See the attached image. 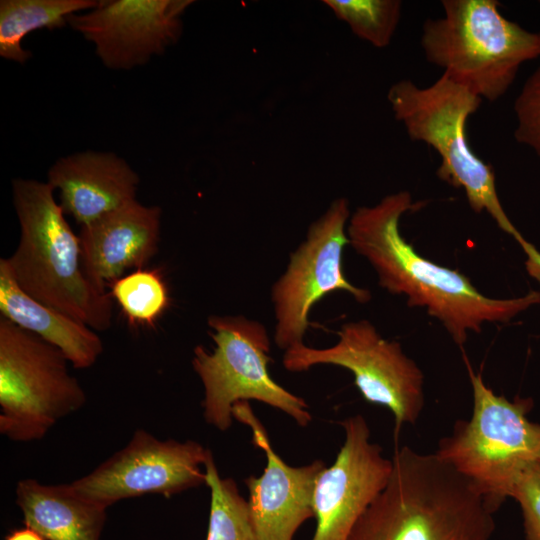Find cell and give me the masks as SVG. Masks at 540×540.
<instances>
[{
	"mask_svg": "<svg viewBox=\"0 0 540 540\" xmlns=\"http://www.w3.org/2000/svg\"><path fill=\"white\" fill-rule=\"evenodd\" d=\"M210 489L206 540H257L248 501L232 478H222L211 453L204 465Z\"/></svg>",
	"mask_w": 540,
	"mask_h": 540,
	"instance_id": "20",
	"label": "cell"
},
{
	"mask_svg": "<svg viewBox=\"0 0 540 540\" xmlns=\"http://www.w3.org/2000/svg\"><path fill=\"white\" fill-rule=\"evenodd\" d=\"M408 191L358 207L347 224L349 245L374 268L379 286L407 297L409 307H423L462 346L469 331L480 333L485 322L507 323L540 304V292L510 299L485 296L457 270L422 257L400 233L404 213L416 209Z\"/></svg>",
	"mask_w": 540,
	"mask_h": 540,
	"instance_id": "1",
	"label": "cell"
},
{
	"mask_svg": "<svg viewBox=\"0 0 540 540\" xmlns=\"http://www.w3.org/2000/svg\"><path fill=\"white\" fill-rule=\"evenodd\" d=\"M191 0H104L68 17V24L94 44L108 69L129 70L146 64L175 44L181 17Z\"/></svg>",
	"mask_w": 540,
	"mask_h": 540,
	"instance_id": "13",
	"label": "cell"
},
{
	"mask_svg": "<svg viewBox=\"0 0 540 540\" xmlns=\"http://www.w3.org/2000/svg\"><path fill=\"white\" fill-rule=\"evenodd\" d=\"M138 174L110 152L85 151L58 159L48 184L59 191L60 206L81 226L135 200Z\"/></svg>",
	"mask_w": 540,
	"mask_h": 540,
	"instance_id": "16",
	"label": "cell"
},
{
	"mask_svg": "<svg viewBox=\"0 0 540 540\" xmlns=\"http://www.w3.org/2000/svg\"><path fill=\"white\" fill-rule=\"evenodd\" d=\"M334 15L359 38L377 48L388 46L402 13L399 0H325Z\"/></svg>",
	"mask_w": 540,
	"mask_h": 540,
	"instance_id": "22",
	"label": "cell"
},
{
	"mask_svg": "<svg viewBox=\"0 0 540 540\" xmlns=\"http://www.w3.org/2000/svg\"><path fill=\"white\" fill-rule=\"evenodd\" d=\"M16 504L25 526L46 540H100L108 508L71 483L49 485L31 478L17 483Z\"/></svg>",
	"mask_w": 540,
	"mask_h": 540,
	"instance_id": "17",
	"label": "cell"
},
{
	"mask_svg": "<svg viewBox=\"0 0 540 540\" xmlns=\"http://www.w3.org/2000/svg\"><path fill=\"white\" fill-rule=\"evenodd\" d=\"M161 209L132 200L82 226L79 240L82 265L102 289L128 269H142L156 254Z\"/></svg>",
	"mask_w": 540,
	"mask_h": 540,
	"instance_id": "15",
	"label": "cell"
},
{
	"mask_svg": "<svg viewBox=\"0 0 540 540\" xmlns=\"http://www.w3.org/2000/svg\"><path fill=\"white\" fill-rule=\"evenodd\" d=\"M5 540H46L40 533L34 529L25 526L24 528L13 530Z\"/></svg>",
	"mask_w": 540,
	"mask_h": 540,
	"instance_id": "25",
	"label": "cell"
},
{
	"mask_svg": "<svg viewBox=\"0 0 540 540\" xmlns=\"http://www.w3.org/2000/svg\"><path fill=\"white\" fill-rule=\"evenodd\" d=\"M387 99L409 138L427 144L440 156L438 178L463 189L475 213L487 212L511 235L527 255L526 266H540V252L521 235L503 209L492 166L468 143L467 120L483 100L445 74L423 88L411 80H400L389 88Z\"/></svg>",
	"mask_w": 540,
	"mask_h": 540,
	"instance_id": "4",
	"label": "cell"
},
{
	"mask_svg": "<svg viewBox=\"0 0 540 540\" xmlns=\"http://www.w3.org/2000/svg\"><path fill=\"white\" fill-rule=\"evenodd\" d=\"M232 413L233 418L250 426L253 443L267 458L261 476H249L244 480L257 540H293L299 527L315 516V483L326 466L321 460L300 467L285 463L273 450L266 430L248 401L237 402Z\"/></svg>",
	"mask_w": 540,
	"mask_h": 540,
	"instance_id": "14",
	"label": "cell"
},
{
	"mask_svg": "<svg viewBox=\"0 0 540 540\" xmlns=\"http://www.w3.org/2000/svg\"><path fill=\"white\" fill-rule=\"evenodd\" d=\"M54 345L0 316V433L14 442L46 436L87 400Z\"/></svg>",
	"mask_w": 540,
	"mask_h": 540,
	"instance_id": "8",
	"label": "cell"
},
{
	"mask_svg": "<svg viewBox=\"0 0 540 540\" xmlns=\"http://www.w3.org/2000/svg\"><path fill=\"white\" fill-rule=\"evenodd\" d=\"M345 441L335 461L318 475L313 496L316 528L312 540H349L368 506L385 488L392 459L370 441L365 418L354 415L341 422Z\"/></svg>",
	"mask_w": 540,
	"mask_h": 540,
	"instance_id": "12",
	"label": "cell"
},
{
	"mask_svg": "<svg viewBox=\"0 0 540 540\" xmlns=\"http://www.w3.org/2000/svg\"><path fill=\"white\" fill-rule=\"evenodd\" d=\"M385 488L349 540H490L496 529L485 498L435 453L396 448Z\"/></svg>",
	"mask_w": 540,
	"mask_h": 540,
	"instance_id": "2",
	"label": "cell"
},
{
	"mask_svg": "<svg viewBox=\"0 0 540 540\" xmlns=\"http://www.w3.org/2000/svg\"><path fill=\"white\" fill-rule=\"evenodd\" d=\"M473 391L469 420L454 423L435 454L466 477L496 513L515 482L540 466V423L528 419L531 398L508 400L489 388L466 361Z\"/></svg>",
	"mask_w": 540,
	"mask_h": 540,
	"instance_id": "6",
	"label": "cell"
},
{
	"mask_svg": "<svg viewBox=\"0 0 540 540\" xmlns=\"http://www.w3.org/2000/svg\"><path fill=\"white\" fill-rule=\"evenodd\" d=\"M441 5L443 16L423 24L424 56L482 100L501 98L521 65L540 57V31L505 18L497 0H442Z\"/></svg>",
	"mask_w": 540,
	"mask_h": 540,
	"instance_id": "5",
	"label": "cell"
},
{
	"mask_svg": "<svg viewBox=\"0 0 540 540\" xmlns=\"http://www.w3.org/2000/svg\"><path fill=\"white\" fill-rule=\"evenodd\" d=\"M210 454L194 440H160L138 429L125 447L71 484L107 507L147 494L170 497L206 485L204 465Z\"/></svg>",
	"mask_w": 540,
	"mask_h": 540,
	"instance_id": "11",
	"label": "cell"
},
{
	"mask_svg": "<svg viewBox=\"0 0 540 540\" xmlns=\"http://www.w3.org/2000/svg\"><path fill=\"white\" fill-rule=\"evenodd\" d=\"M516 141L540 158V66L526 79L514 102Z\"/></svg>",
	"mask_w": 540,
	"mask_h": 540,
	"instance_id": "23",
	"label": "cell"
},
{
	"mask_svg": "<svg viewBox=\"0 0 540 540\" xmlns=\"http://www.w3.org/2000/svg\"><path fill=\"white\" fill-rule=\"evenodd\" d=\"M95 0H1L0 55L23 64L30 59V51L22 47L24 37L38 29H59L69 16L90 10L98 5Z\"/></svg>",
	"mask_w": 540,
	"mask_h": 540,
	"instance_id": "19",
	"label": "cell"
},
{
	"mask_svg": "<svg viewBox=\"0 0 540 540\" xmlns=\"http://www.w3.org/2000/svg\"><path fill=\"white\" fill-rule=\"evenodd\" d=\"M53 191L48 182L12 181L20 238L6 264L30 297L95 331H106L112 325L113 298L85 273L79 236Z\"/></svg>",
	"mask_w": 540,
	"mask_h": 540,
	"instance_id": "3",
	"label": "cell"
},
{
	"mask_svg": "<svg viewBox=\"0 0 540 540\" xmlns=\"http://www.w3.org/2000/svg\"><path fill=\"white\" fill-rule=\"evenodd\" d=\"M212 352L198 345L192 366L203 388V417L207 424L226 431L233 422V406L257 400L281 410L300 426L312 416L304 399L275 382L268 371L271 343L267 330L256 320L237 315H211Z\"/></svg>",
	"mask_w": 540,
	"mask_h": 540,
	"instance_id": "7",
	"label": "cell"
},
{
	"mask_svg": "<svg viewBox=\"0 0 540 540\" xmlns=\"http://www.w3.org/2000/svg\"><path fill=\"white\" fill-rule=\"evenodd\" d=\"M110 295L131 326H154L170 305L159 269H137L114 281Z\"/></svg>",
	"mask_w": 540,
	"mask_h": 540,
	"instance_id": "21",
	"label": "cell"
},
{
	"mask_svg": "<svg viewBox=\"0 0 540 540\" xmlns=\"http://www.w3.org/2000/svg\"><path fill=\"white\" fill-rule=\"evenodd\" d=\"M509 497L521 507L526 540H540V466L520 476Z\"/></svg>",
	"mask_w": 540,
	"mask_h": 540,
	"instance_id": "24",
	"label": "cell"
},
{
	"mask_svg": "<svg viewBox=\"0 0 540 540\" xmlns=\"http://www.w3.org/2000/svg\"><path fill=\"white\" fill-rule=\"evenodd\" d=\"M0 313L60 349L77 369L93 366L103 352L95 330L26 294L13 278L5 258L0 259Z\"/></svg>",
	"mask_w": 540,
	"mask_h": 540,
	"instance_id": "18",
	"label": "cell"
},
{
	"mask_svg": "<svg viewBox=\"0 0 540 540\" xmlns=\"http://www.w3.org/2000/svg\"><path fill=\"white\" fill-rule=\"evenodd\" d=\"M539 3H540V1H539Z\"/></svg>",
	"mask_w": 540,
	"mask_h": 540,
	"instance_id": "26",
	"label": "cell"
},
{
	"mask_svg": "<svg viewBox=\"0 0 540 540\" xmlns=\"http://www.w3.org/2000/svg\"><path fill=\"white\" fill-rule=\"evenodd\" d=\"M338 341L328 348L304 343L287 349L283 366L304 372L315 365L330 364L348 369L363 398L388 408L395 418V438L403 424H415L425 404L424 375L397 341L383 338L368 320L345 323Z\"/></svg>",
	"mask_w": 540,
	"mask_h": 540,
	"instance_id": "9",
	"label": "cell"
},
{
	"mask_svg": "<svg viewBox=\"0 0 540 540\" xmlns=\"http://www.w3.org/2000/svg\"><path fill=\"white\" fill-rule=\"evenodd\" d=\"M350 216L348 200L335 199L310 225L305 240L290 254L285 272L273 284L274 341L280 349L304 343L311 308L327 294L344 290L358 303L371 300L370 291L350 283L343 271Z\"/></svg>",
	"mask_w": 540,
	"mask_h": 540,
	"instance_id": "10",
	"label": "cell"
}]
</instances>
